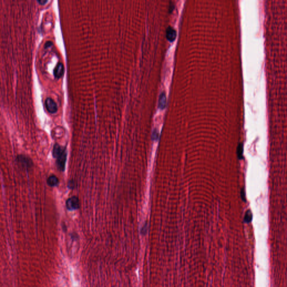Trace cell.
Listing matches in <instances>:
<instances>
[{
    "label": "cell",
    "mask_w": 287,
    "mask_h": 287,
    "mask_svg": "<svg viewBox=\"0 0 287 287\" xmlns=\"http://www.w3.org/2000/svg\"><path fill=\"white\" fill-rule=\"evenodd\" d=\"M16 161H18V164L25 169L28 170L32 167L33 162L32 160L25 155H19L17 157Z\"/></svg>",
    "instance_id": "6da1fadb"
},
{
    "label": "cell",
    "mask_w": 287,
    "mask_h": 287,
    "mask_svg": "<svg viewBox=\"0 0 287 287\" xmlns=\"http://www.w3.org/2000/svg\"><path fill=\"white\" fill-rule=\"evenodd\" d=\"M66 208L68 210H75L79 208L80 206L79 200L76 196H72L69 198L66 203Z\"/></svg>",
    "instance_id": "7a4b0ae2"
},
{
    "label": "cell",
    "mask_w": 287,
    "mask_h": 287,
    "mask_svg": "<svg viewBox=\"0 0 287 287\" xmlns=\"http://www.w3.org/2000/svg\"><path fill=\"white\" fill-rule=\"evenodd\" d=\"M45 105L48 112L54 113L57 111V104L50 98H47L45 101Z\"/></svg>",
    "instance_id": "3957f363"
},
{
    "label": "cell",
    "mask_w": 287,
    "mask_h": 287,
    "mask_svg": "<svg viewBox=\"0 0 287 287\" xmlns=\"http://www.w3.org/2000/svg\"><path fill=\"white\" fill-rule=\"evenodd\" d=\"M66 159H67V154L66 151L63 154L61 155L60 157H58L57 159L56 165H57L58 169L60 170V171L62 172L65 170Z\"/></svg>",
    "instance_id": "277c9868"
},
{
    "label": "cell",
    "mask_w": 287,
    "mask_h": 287,
    "mask_svg": "<svg viewBox=\"0 0 287 287\" xmlns=\"http://www.w3.org/2000/svg\"><path fill=\"white\" fill-rule=\"evenodd\" d=\"M65 149L63 147H61L60 145L58 144H56L54 145L53 149V156L54 158L57 159L60 157L61 155L65 153Z\"/></svg>",
    "instance_id": "5b68a950"
},
{
    "label": "cell",
    "mask_w": 287,
    "mask_h": 287,
    "mask_svg": "<svg viewBox=\"0 0 287 287\" xmlns=\"http://www.w3.org/2000/svg\"><path fill=\"white\" fill-rule=\"evenodd\" d=\"M64 73V66L62 63H58L54 70V75L57 79L60 78Z\"/></svg>",
    "instance_id": "8992f818"
},
{
    "label": "cell",
    "mask_w": 287,
    "mask_h": 287,
    "mask_svg": "<svg viewBox=\"0 0 287 287\" xmlns=\"http://www.w3.org/2000/svg\"><path fill=\"white\" fill-rule=\"evenodd\" d=\"M167 37L170 41L174 40L176 37V30L171 27H169L167 30Z\"/></svg>",
    "instance_id": "52a82bcc"
},
{
    "label": "cell",
    "mask_w": 287,
    "mask_h": 287,
    "mask_svg": "<svg viewBox=\"0 0 287 287\" xmlns=\"http://www.w3.org/2000/svg\"><path fill=\"white\" fill-rule=\"evenodd\" d=\"M47 183L50 186H56L58 184V179L56 176L54 175L50 176L47 179Z\"/></svg>",
    "instance_id": "ba28073f"
},
{
    "label": "cell",
    "mask_w": 287,
    "mask_h": 287,
    "mask_svg": "<svg viewBox=\"0 0 287 287\" xmlns=\"http://www.w3.org/2000/svg\"><path fill=\"white\" fill-rule=\"evenodd\" d=\"M166 104V97L164 93L161 94L159 97V107L161 109L164 108Z\"/></svg>",
    "instance_id": "9c48e42d"
},
{
    "label": "cell",
    "mask_w": 287,
    "mask_h": 287,
    "mask_svg": "<svg viewBox=\"0 0 287 287\" xmlns=\"http://www.w3.org/2000/svg\"><path fill=\"white\" fill-rule=\"evenodd\" d=\"M252 219V214L250 210H248L247 212L244 215V222L246 223H249L251 222Z\"/></svg>",
    "instance_id": "30bf717a"
},
{
    "label": "cell",
    "mask_w": 287,
    "mask_h": 287,
    "mask_svg": "<svg viewBox=\"0 0 287 287\" xmlns=\"http://www.w3.org/2000/svg\"><path fill=\"white\" fill-rule=\"evenodd\" d=\"M243 144L242 143L239 144L237 147V155L240 159H242L243 158Z\"/></svg>",
    "instance_id": "8fae6325"
},
{
    "label": "cell",
    "mask_w": 287,
    "mask_h": 287,
    "mask_svg": "<svg viewBox=\"0 0 287 287\" xmlns=\"http://www.w3.org/2000/svg\"><path fill=\"white\" fill-rule=\"evenodd\" d=\"M68 187L70 189H74L75 187L76 186V182L74 180H70L69 182H68Z\"/></svg>",
    "instance_id": "7c38bea8"
},
{
    "label": "cell",
    "mask_w": 287,
    "mask_h": 287,
    "mask_svg": "<svg viewBox=\"0 0 287 287\" xmlns=\"http://www.w3.org/2000/svg\"><path fill=\"white\" fill-rule=\"evenodd\" d=\"M158 137H159V133H158V131L157 130H155L154 131L153 133V135H152V139L153 140H157L158 139Z\"/></svg>",
    "instance_id": "4fadbf2b"
},
{
    "label": "cell",
    "mask_w": 287,
    "mask_h": 287,
    "mask_svg": "<svg viewBox=\"0 0 287 287\" xmlns=\"http://www.w3.org/2000/svg\"><path fill=\"white\" fill-rule=\"evenodd\" d=\"M241 197H242V199L244 200V201H246V196H245V192H244V190L242 189V191H241Z\"/></svg>",
    "instance_id": "5bb4252c"
},
{
    "label": "cell",
    "mask_w": 287,
    "mask_h": 287,
    "mask_svg": "<svg viewBox=\"0 0 287 287\" xmlns=\"http://www.w3.org/2000/svg\"><path fill=\"white\" fill-rule=\"evenodd\" d=\"M47 1H38V2H39L41 5H44L47 2Z\"/></svg>",
    "instance_id": "9a60e30c"
},
{
    "label": "cell",
    "mask_w": 287,
    "mask_h": 287,
    "mask_svg": "<svg viewBox=\"0 0 287 287\" xmlns=\"http://www.w3.org/2000/svg\"><path fill=\"white\" fill-rule=\"evenodd\" d=\"M51 43H51L50 42H47V43H46L45 47H48V46H50V44H51Z\"/></svg>",
    "instance_id": "2e32d148"
}]
</instances>
